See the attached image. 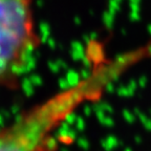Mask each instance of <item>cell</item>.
<instances>
[{"mask_svg":"<svg viewBox=\"0 0 151 151\" xmlns=\"http://www.w3.org/2000/svg\"><path fill=\"white\" fill-rule=\"evenodd\" d=\"M135 64L130 52L93 58L89 71L46 100L24 111L0 130V151H52L54 134L80 107L100 100L111 84Z\"/></svg>","mask_w":151,"mask_h":151,"instance_id":"obj_1","label":"cell"},{"mask_svg":"<svg viewBox=\"0 0 151 151\" xmlns=\"http://www.w3.org/2000/svg\"><path fill=\"white\" fill-rule=\"evenodd\" d=\"M38 45L33 0H0V86H16Z\"/></svg>","mask_w":151,"mask_h":151,"instance_id":"obj_2","label":"cell"}]
</instances>
